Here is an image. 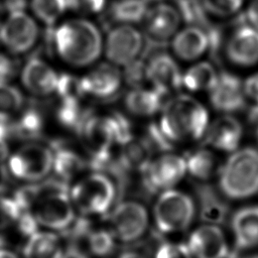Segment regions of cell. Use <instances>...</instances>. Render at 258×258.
Masks as SVG:
<instances>
[{"label": "cell", "mask_w": 258, "mask_h": 258, "mask_svg": "<svg viewBox=\"0 0 258 258\" xmlns=\"http://www.w3.org/2000/svg\"><path fill=\"white\" fill-rule=\"evenodd\" d=\"M44 35L47 50L76 68L94 63L104 48L99 27L85 18H73L54 27H46Z\"/></svg>", "instance_id": "obj_1"}, {"label": "cell", "mask_w": 258, "mask_h": 258, "mask_svg": "<svg viewBox=\"0 0 258 258\" xmlns=\"http://www.w3.org/2000/svg\"><path fill=\"white\" fill-rule=\"evenodd\" d=\"M158 124L173 143L203 139L209 126L206 107L188 95H177L166 101Z\"/></svg>", "instance_id": "obj_2"}, {"label": "cell", "mask_w": 258, "mask_h": 258, "mask_svg": "<svg viewBox=\"0 0 258 258\" xmlns=\"http://www.w3.org/2000/svg\"><path fill=\"white\" fill-rule=\"evenodd\" d=\"M220 191L228 200H244L258 194V149L247 146L232 152L218 171Z\"/></svg>", "instance_id": "obj_3"}, {"label": "cell", "mask_w": 258, "mask_h": 258, "mask_svg": "<svg viewBox=\"0 0 258 258\" xmlns=\"http://www.w3.org/2000/svg\"><path fill=\"white\" fill-rule=\"evenodd\" d=\"M75 209L82 216H106L118 202V191L110 176L91 171L80 176L70 188Z\"/></svg>", "instance_id": "obj_4"}, {"label": "cell", "mask_w": 258, "mask_h": 258, "mask_svg": "<svg viewBox=\"0 0 258 258\" xmlns=\"http://www.w3.org/2000/svg\"><path fill=\"white\" fill-rule=\"evenodd\" d=\"M6 165L12 177L22 182H36L48 177L53 166L49 143L25 142L10 153Z\"/></svg>", "instance_id": "obj_5"}, {"label": "cell", "mask_w": 258, "mask_h": 258, "mask_svg": "<svg viewBox=\"0 0 258 258\" xmlns=\"http://www.w3.org/2000/svg\"><path fill=\"white\" fill-rule=\"evenodd\" d=\"M196 211V203L190 196L170 188L159 194L153 207V219L159 232L172 234L186 230L195 219Z\"/></svg>", "instance_id": "obj_6"}, {"label": "cell", "mask_w": 258, "mask_h": 258, "mask_svg": "<svg viewBox=\"0 0 258 258\" xmlns=\"http://www.w3.org/2000/svg\"><path fill=\"white\" fill-rule=\"evenodd\" d=\"M180 23L181 17L174 4L160 2L149 6L143 19L145 46L141 56L146 58L160 50L176 34Z\"/></svg>", "instance_id": "obj_7"}, {"label": "cell", "mask_w": 258, "mask_h": 258, "mask_svg": "<svg viewBox=\"0 0 258 258\" xmlns=\"http://www.w3.org/2000/svg\"><path fill=\"white\" fill-rule=\"evenodd\" d=\"M142 190L149 196L172 188L186 173L183 156L167 152L152 157L139 171Z\"/></svg>", "instance_id": "obj_8"}, {"label": "cell", "mask_w": 258, "mask_h": 258, "mask_svg": "<svg viewBox=\"0 0 258 258\" xmlns=\"http://www.w3.org/2000/svg\"><path fill=\"white\" fill-rule=\"evenodd\" d=\"M40 34L35 19L24 10L8 12L0 27V44L13 55L30 51Z\"/></svg>", "instance_id": "obj_9"}, {"label": "cell", "mask_w": 258, "mask_h": 258, "mask_svg": "<svg viewBox=\"0 0 258 258\" xmlns=\"http://www.w3.org/2000/svg\"><path fill=\"white\" fill-rule=\"evenodd\" d=\"M144 34L130 24H116L108 30L104 52L109 62L125 67L139 58L144 50Z\"/></svg>", "instance_id": "obj_10"}, {"label": "cell", "mask_w": 258, "mask_h": 258, "mask_svg": "<svg viewBox=\"0 0 258 258\" xmlns=\"http://www.w3.org/2000/svg\"><path fill=\"white\" fill-rule=\"evenodd\" d=\"M111 232L123 243H132L146 232L149 217L146 208L137 201H119L109 213Z\"/></svg>", "instance_id": "obj_11"}, {"label": "cell", "mask_w": 258, "mask_h": 258, "mask_svg": "<svg viewBox=\"0 0 258 258\" xmlns=\"http://www.w3.org/2000/svg\"><path fill=\"white\" fill-rule=\"evenodd\" d=\"M146 81L152 88L168 96L182 87V73L175 59L163 50H157L146 58Z\"/></svg>", "instance_id": "obj_12"}, {"label": "cell", "mask_w": 258, "mask_h": 258, "mask_svg": "<svg viewBox=\"0 0 258 258\" xmlns=\"http://www.w3.org/2000/svg\"><path fill=\"white\" fill-rule=\"evenodd\" d=\"M77 134L84 142L89 157L109 153L117 146L116 133L110 113L98 115L93 112Z\"/></svg>", "instance_id": "obj_13"}, {"label": "cell", "mask_w": 258, "mask_h": 258, "mask_svg": "<svg viewBox=\"0 0 258 258\" xmlns=\"http://www.w3.org/2000/svg\"><path fill=\"white\" fill-rule=\"evenodd\" d=\"M123 82L122 73L111 62H102L80 78L84 97L108 101L116 97Z\"/></svg>", "instance_id": "obj_14"}, {"label": "cell", "mask_w": 258, "mask_h": 258, "mask_svg": "<svg viewBox=\"0 0 258 258\" xmlns=\"http://www.w3.org/2000/svg\"><path fill=\"white\" fill-rule=\"evenodd\" d=\"M58 73L39 55H32L20 69L23 88L36 98L55 94Z\"/></svg>", "instance_id": "obj_15"}, {"label": "cell", "mask_w": 258, "mask_h": 258, "mask_svg": "<svg viewBox=\"0 0 258 258\" xmlns=\"http://www.w3.org/2000/svg\"><path fill=\"white\" fill-rule=\"evenodd\" d=\"M212 107L223 114H232L242 111L246 106V95L243 82L236 75L222 71L218 81L209 92Z\"/></svg>", "instance_id": "obj_16"}, {"label": "cell", "mask_w": 258, "mask_h": 258, "mask_svg": "<svg viewBox=\"0 0 258 258\" xmlns=\"http://www.w3.org/2000/svg\"><path fill=\"white\" fill-rule=\"evenodd\" d=\"M243 137L241 122L231 114H223L209 123L203 137V145L223 152H234Z\"/></svg>", "instance_id": "obj_17"}, {"label": "cell", "mask_w": 258, "mask_h": 258, "mask_svg": "<svg viewBox=\"0 0 258 258\" xmlns=\"http://www.w3.org/2000/svg\"><path fill=\"white\" fill-rule=\"evenodd\" d=\"M228 59L240 67H250L258 62V30L245 23L236 27L225 45Z\"/></svg>", "instance_id": "obj_18"}, {"label": "cell", "mask_w": 258, "mask_h": 258, "mask_svg": "<svg viewBox=\"0 0 258 258\" xmlns=\"http://www.w3.org/2000/svg\"><path fill=\"white\" fill-rule=\"evenodd\" d=\"M186 245L195 258H227L229 255L227 239L218 225L200 226L189 235Z\"/></svg>", "instance_id": "obj_19"}, {"label": "cell", "mask_w": 258, "mask_h": 258, "mask_svg": "<svg viewBox=\"0 0 258 258\" xmlns=\"http://www.w3.org/2000/svg\"><path fill=\"white\" fill-rule=\"evenodd\" d=\"M197 197V212L206 224H224L230 214L226 198L208 181H197L194 185Z\"/></svg>", "instance_id": "obj_20"}, {"label": "cell", "mask_w": 258, "mask_h": 258, "mask_svg": "<svg viewBox=\"0 0 258 258\" xmlns=\"http://www.w3.org/2000/svg\"><path fill=\"white\" fill-rule=\"evenodd\" d=\"M45 128V115L42 106L38 103H29L20 110L10 121L12 139L30 142L39 141Z\"/></svg>", "instance_id": "obj_21"}, {"label": "cell", "mask_w": 258, "mask_h": 258, "mask_svg": "<svg viewBox=\"0 0 258 258\" xmlns=\"http://www.w3.org/2000/svg\"><path fill=\"white\" fill-rule=\"evenodd\" d=\"M53 150L54 176L70 183L78 179L84 171L89 168L88 158H84L76 149L70 147L64 141L55 140L49 143Z\"/></svg>", "instance_id": "obj_22"}, {"label": "cell", "mask_w": 258, "mask_h": 258, "mask_svg": "<svg viewBox=\"0 0 258 258\" xmlns=\"http://www.w3.org/2000/svg\"><path fill=\"white\" fill-rule=\"evenodd\" d=\"M171 48L174 55L181 60H197L209 49L207 32L201 27L187 25L172 37Z\"/></svg>", "instance_id": "obj_23"}, {"label": "cell", "mask_w": 258, "mask_h": 258, "mask_svg": "<svg viewBox=\"0 0 258 258\" xmlns=\"http://www.w3.org/2000/svg\"><path fill=\"white\" fill-rule=\"evenodd\" d=\"M231 228L236 248L246 249L258 245V205L236 211L231 217Z\"/></svg>", "instance_id": "obj_24"}, {"label": "cell", "mask_w": 258, "mask_h": 258, "mask_svg": "<svg viewBox=\"0 0 258 258\" xmlns=\"http://www.w3.org/2000/svg\"><path fill=\"white\" fill-rule=\"evenodd\" d=\"M166 96L154 88H131L125 95L126 110L138 117H151L160 112L165 104Z\"/></svg>", "instance_id": "obj_25"}, {"label": "cell", "mask_w": 258, "mask_h": 258, "mask_svg": "<svg viewBox=\"0 0 258 258\" xmlns=\"http://www.w3.org/2000/svg\"><path fill=\"white\" fill-rule=\"evenodd\" d=\"M186 172L197 181H208L218 174L221 165L218 164L217 156L207 146L188 151L184 154Z\"/></svg>", "instance_id": "obj_26"}, {"label": "cell", "mask_w": 258, "mask_h": 258, "mask_svg": "<svg viewBox=\"0 0 258 258\" xmlns=\"http://www.w3.org/2000/svg\"><path fill=\"white\" fill-rule=\"evenodd\" d=\"M60 239L52 231H36L24 246L25 258H59L62 254Z\"/></svg>", "instance_id": "obj_27"}, {"label": "cell", "mask_w": 258, "mask_h": 258, "mask_svg": "<svg viewBox=\"0 0 258 258\" xmlns=\"http://www.w3.org/2000/svg\"><path fill=\"white\" fill-rule=\"evenodd\" d=\"M94 111L86 106L81 98L58 99L55 109V118L59 125L76 133Z\"/></svg>", "instance_id": "obj_28"}, {"label": "cell", "mask_w": 258, "mask_h": 258, "mask_svg": "<svg viewBox=\"0 0 258 258\" xmlns=\"http://www.w3.org/2000/svg\"><path fill=\"white\" fill-rule=\"evenodd\" d=\"M219 73L210 61H199L182 73V87L188 92H210L218 81Z\"/></svg>", "instance_id": "obj_29"}, {"label": "cell", "mask_w": 258, "mask_h": 258, "mask_svg": "<svg viewBox=\"0 0 258 258\" xmlns=\"http://www.w3.org/2000/svg\"><path fill=\"white\" fill-rule=\"evenodd\" d=\"M149 5L145 0H116L108 8L107 16L115 24H135L143 21Z\"/></svg>", "instance_id": "obj_30"}, {"label": "cell", "mask_w": 258, "mask_h": 258, "mask_svg": "<svg viewBox=\"0 0 258 258\" xmlns=\"http://www.w3.org/2000/svg\"><path fill=\"white\" fill-rule=\"evenodd\" d=\"M32 14L45 27H54L68 10L66 0H29Z\"/></svg>", "instance_id": "obj_31"}, {"label": "cell", "mask_w": 258, "mask_h": 258, "mask_svg": "<svg viewBox=\"0 0 258 258\" xmlns=\"http://www.w3.org/2000/svg\"><path fill=\"white\" fill-rule=\"evenodd\" d=\"M174 6L180 14L181 21L187 25L198 26L205 30L213 25L201 0H174Z\"/></svg>", "instance_id": "obj_32"}, {"label": "cell", "mask_w": 258, "mask_h": 258, "mask_svg": "<svg viewBox=\"0 0 258 258\" xmlns=\"http://www.w3.org/2000/svg\"><path fill=\"white\" fill-rule=\"evenodd\" d=\"M21 91L9 84L0 87V121L10 122L24 107Z\"/></svg>", "instance_id": "obj_33"}, {"label": "cell", "mask_w": 258, "mask_h": 258, "mask_svg": "<svg viewBox=\"0 0 258 258\" xmlns=\"http://www.w3.org/2000/svg\"><path fill=\"white\" fill-rule=\"evenodd\" d=\"M88 250L97 257L109 256L115 249L116 238L105 229H93L86 239Z\"/></svg>", "instance_id": "obj_34"}, {"label": "cell", "mask_w": 258, "mask_h": 258, "mask_svg": "<svg viewBox=\"0 0 258 258\" xmlns=\"http://www.w3.org/2000/svg\"><path fill=\"white\" fill-rule=\"evenodd\" d=\"M140 138L144 141L153 154L171 152V150L174 148V143L164 134L158 122L149 123Z\"/></svg>", "instance_id": "obj_35"}, {"label": "cell", "mask_w": 258, "mask_h": 258, "mask_svg": "<svg viewBox=\"0 0 258 258\" xmlns=\"http://www.w3.org/2000/svg\"><path fill=\"white\" fill-rule=\"evenodd\" d=\"M208 14L217 17H231L242 8L244 0H201Z\"/></svg>", "instance_id": "obj_36"}, {"label": "cell", "mask_w": 258, "mask_h": 258, "mask_svg": "<svg viewBox=\"0 0 258 258\" xmlns=\"http://www.w3.org/2000/svg\"><path fill=\"white\" fill-rule=\"evenodd\" d=\"M145 66L146 59L143 56H140L129 64L123 67V81L131 88L143 87V83L146 81Z\"/></svg>", "instance_id": "obj_37"}, {"label": "cell", "mask_w": 258, "mask_h": 258, "mask_svg": "<svg viewBox=\"0 0 258 258\" xmlns=\"http://www.w3.org/2000/svg\"><path fill=\"white\" fill-rule=\"evenodd\" d=\"M21 213V209L12 197L0 196V231L16 223Z\"/></svg>", "instance_id": "obj_38"}, {"label": "cell", "mask_w": 258, "mask_h": 258, "mask_svg": "<svg viewBox=\"0 0 258 258\" xmlns=\"http://www.w3.org/2000/svg\"><path fill=\"white\" fill-rule=\"evenodd\" d=\"M68 10L79 14L91 15L101 13L106 7L107 0H66Z\"/></svg>", "instance_id": "obj_39"}, {"label": "cell", "mask_w": 258, "mask_h": 258, "mask_svg": "<svg viewBox=\"0 0 258 258\" xmlns=\"http://www.w3.org/2000/svg\"><path fill=\"white\" fill-rule=\"evenodd\" d=\"M10 53L0 52V87L9 85L18 75V61Z\"/></svg>", "instance_id": "obj_40"}, {"label": "cell", "mask_w": 258, "mask_h": 258, "mask_svg": "<svg viewBox=\"0 0 258 258\" xmlns=\"http://www.w3.org/2000/svg\"><path fill=\"white\" fill-rule=\"evenodd\" d=\"M154 258H192V255L186 244L167 242L157 248Z\"/></svg>", "instance_id": "obj_41"}, {"label": "cell", "mask_w": 258, "mask_h": 258, "mask_svg": "<svg viewBox=\"0 0 258 258\" xmlns=\"http://www.w3.org/2000/svg\"><path fill=\"white\" fill-rule=\"evenodd\" d=\"M12 140L10 122L0 121V162H6L10 155V141Z\"/></svg>", "instance_id": "obj_42"}, {"label": "cell", "mask_w": 258, "mask_h": 258, "mask_svg": "<svg viewBox=\"0 0 258 258\" xmlns=\"http://www.w3.org/2000/svg\"><path fill=\"white\" fill-rule=\"evenodd\" d=\"M235 23H245L258 30V0H251L245 12L238 16Z\"/></svg>", "instance_id": "obj_43"}, {"label": "cell", "mask_w": 258, "mask_h": 258, "mask_svg": "<svg viewBox=\"0 0 258 258\" xmlns=\"http://www.w3.org/2000/svg\"><path fill=\"white\" fill-rule=\"evenodd\" d=\"M244 92L247 99L254 102V105H258V72L249 76L244 82Z\"/></svg>", "instance_id": "obj_44"}, {"label": "cell", "mask_w": 258, "mask_h": 258, "mask_svg": "<svg viewBox=\"0 0 258 258\" xmlns=\"http://www.w3.org/2000/svg\"><path fill=\"white\" fill-rule=\"evenodd\" d=\"M12 176L8 170L6 162H0V196L6 195L10 188Z\"/></svg>", "instance_id": "obj_45"}, {"label": "cell", "mask_w": 258, "mask_h": 258, "mask_svg": "<svg viewBox=\"0 0 258 258\" xmlns=\"http://www.w3.org/2000/svg\"><path fill=\"white\" fill-rule=\"evenodd\" d=\"M7 12L16 11V10H24L28 0H3L2 1Z\"/></svg>", "instance_id": "obj_46"}, {"label": "cell", "mask_w": 258, "mask_h": 258, "mask_svg": "<svg viewBox=\"0 0 258 258\" xmlns=\"http://www.w3.org/2000/svg\"><path fill=\"white\" fill-rule=\"evenodd\" d=\"M59 258H88V256L79 247L70 246L66 251L62 252Z\"/></svg>", "instance_id": "obj_47"}, {"label": "cell", "mask_w": 258, "mask_h": 258, "mask_svg": "<svg viewBox=\"0 0 258 258\" xmlns=\"http://www.w3.org/2000/svg\"><path fill=\"white\" fill-rule=\"evenodd\" d=\"M0 258H19V257L14 251L6 247L0 246Z\"/></svg>", "instance_id": "obj_48"}, {"label": "cell", "mask_w": 258, "mask_h": 258, "mask_svg": "<svg viewBox=\"0 0 258 258\" xmlns=\"http://www.w3.org/2000/svg\"><path fill=\"white\" fill-rule=\"evenodd\" d=\"M118 258H145L142 254L135 251H126L123 252Z\"/></svg>", "instance_id": "obj_49"}, {"label": "cell", "mask_w": 258, "mask_h": 258, "mask_svg": "<svg viewBox=\"0 0 258 258\" xmlns=\"http://www.w3.org/2000/svg\"><path fill=\"white\" fill-rule=\"evenodd\" d=\"M5 12H7V10H6V8H5L3 2H0V27H1L3 21H4L5 17H6Z\"/></svg>", "instance_id": "obj_50"}, {"label": "cell", "mask_w": 258, "mask_h": 258, "mask_svg": "<svg viewBox=\"0 0 258 258\" xmlns=\"http://www.w3.org/2000/svg\"><path fill=\"white\" fill-rule=\"evenodd\" d=\"M145 2H146L148 5H153V4H156V3L164 2V0H145Z\"/></svg>", "instance_id": "obj_51"}, {"label": "cell", "mask_w": 258, "mask_h": 258, "mask_svg": "<svg viewBox=\"0 0 258 258\" xmlns=\"http://www.w3.org/2000/svg\"><path fill=\"white\" fill-rule=\"evenodd\" d=\"M254 125H256V137H257V141H258V120L256 121V123Z\"/></svg>", "instance_id": "obj_52"}, {"label": "cell", "mask_w": 258, "mask_h": 258, "mask_svg": "<svg viewBox=\"0 0 258 258\" xmlns=\"http://www.w3.org/2000/svg\"><path fill=\"white\" fill-rule=\"evenodd\" d=\"M246 258H258V254H254V255H250V256H247Z\"/></svg>", "instance_id": "obj_53"}]
</instances>
